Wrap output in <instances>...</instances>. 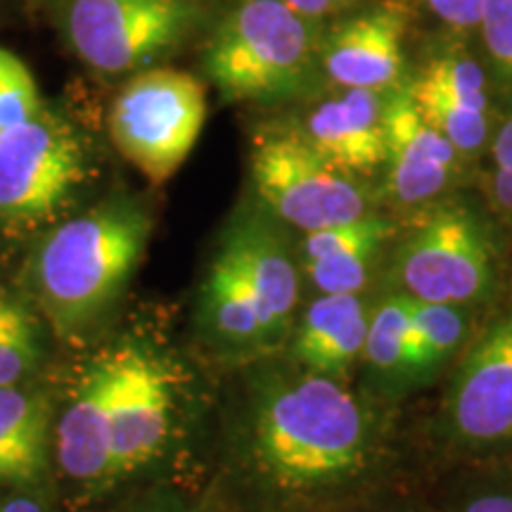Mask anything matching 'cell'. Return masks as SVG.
Returning <instances> with one entry per match:
<instances>
[{
	"mask_svg": "<svg viewBox=\"0 0 512 512\" xmlns=\"http://www.w3.org/2000/svg\"><path fill=\"white\" fill-rule=\"evenodd\" d=\"M245 422L254 475L290 501L361 508L382 496L396 463L382 401L292 361L252 377Z\"/></svg>",
	"mask_w": 512,
	"mask_h": 512,
	"instance_id": "obj_1",
	"label": "cell"
},
{
	"mask_svg": "<svg viewBox=\"0 0 512 512\" xmlns=\"http://www.w3.org/2000/svg\"><path fill=\"white\" fill-rule=\"evenodd\" d=\"M150 238L138 204L112 200L62 223L38 247L34 292L62 337L79 335L117 302Z\"/></svg>",
	"mask_w": 512,
	"mask_h": 512,
	"instance_id": "obj_2",
	"label": "cell"
},
{
	"mask_svg": "<svg viewBox=\"0 0 512 512\" xmlns=\"http://www.w3.org/2000/svg\"><path fill=\"white\" fill-rule=\"evenodd\" d=\"M387 271L392 292L411 302L475 309L494 297L501 249L482 216L465 204H444L394 247Z\"/></svg>",
	"mask_w": 512,
	"mask_h": 512,
	"instance_id": "obj_3",
	"label": "cell"
},
{
	"mask_svg": "<svg viewBox=\"0 0 512 512\" xmlns=\"http://www.w3.org/2000/svg\"><path fill=\"white\" fill-rule=\"evenodd\" d=\"M313 67V31L285 0H245L223 19L204 53V72L226 100H283Z\"/></svg>",
	"mask_w": 512,
	"mask_h": 512,
	"instance_id": "obj_4",
	"label": "cell"
},
{
	"mask_svg": "<svg viewBox=\"0 0 512 512\" xmlns=\"http://www.w3.org/2000/svg\"><path fill=\"white\" fill-rule=\"evenodd\" d=\"M434 441L451 456L470 460L512 453V302L458 356L434 418Z\"/></svg>",
	"mask_w": 512,
	"mask_h": 512,
	"instance_id": "obj_5",
	"label": "cell"
},
{
	"mask_svg": "<svg viewBox=\"0 0 512 512\" xmlns=\"http://www.w3.org/2000/svg\"><path fill=\"white\" fill-rule=\"evenodd\" d=\"M204 121V83L181 69L159 67L126 83L112 107L110 133L121 157L162 185L195 150Z\"/></svg>",
	"mask_w": 512,
	"mask_h": 512,
	"instance_id": "obj_6",
	"label": "cell"
},
{
	"mask_svg": "<svg viewBox=\"0 0 512 512\" xmlns=\"http://www.w3.org/2000/svg\"><path fill=\"white\" fill-rule=\"evenodd\" d=\"M252 181L259 200L275 219L302 233L373 214L368 192L356 176L330 164L297 131L266 133L256 140Z\"/></svg>",
	"mask_w": 512,
	"mask_h": 512,
	"instance_id": "obj_7",
	"label": "cell"
},
{
	"mask_svg": "<svg viewBox=\"0 0 512 512\" xmlns=\"http://www.w3.org/2000/svg\"><path fill=\"white\" fill-rule=\"evenodd\" d=\"M86 162L74 128L43 110L0 133V223L34 228L81 183Z\"/></svg>",
	"mask_w": 512,
	"mask_h": 512,
	"instance_id": "obj_8",
	"label": "cell"
},
{
	"mask_svg": "<svg viewBox=\"0 0 512 512\" xmlns=\"http://www.w3.org/2000/svg\"><path fill=\"white\" fill-rule=\"evenodd\" d=\"M64 24L83 62L98 72L124 74L174 46L185 10L176 0H69Z\"/></svg>",
	"mask_w": 512,
	"mask_h": 512,
	"instance_id": "obj_9",
	"label": "cell"
},
{
	"mask_svg": "<svg viewBox=\"0 0 512 512\" xmlns=\"http://www.w3.org/2000/svg\"><path fill=\"white\" fill-rule=\"evenodd\" d=\"M174 389L157 358L136 347L121 349V373L114 401L112 479H119L159 456L169 437Z\"/></svg>",
	"mask_w": 512,
	"mask_h": 512,
	"instance_id": "obj_10",
	"label": "cell"
},
{
	"mask_svg": "<svg viewBox=\"0 0 512 512\" xmlns=\"http://www.w3.org/2000/svg\"><path fill=\"white\" fill-rule=\"evenodd\" d=\"M460 152L422 117L408 88L387 98V185L403 207L437 200L458 169Z\"/></svg>",
	"mask_w": 512,
	"mask_h": 512,
	"instance_id": "obj_11",
	"label": "cell"
},
{
	"mask_svg": "<svg viewBox=\"0 0 512 512\" xmlns=\"http://www.w3.org/2000/svg\"><path fill=\"white\" fill-rule=\"evenodd\" d=\"M221 247L233 256L259 304L268 344L292 332L299 306V266L283 235L259 211H245L230 223Z\"/></svg>",
	"mask_w": 512,
	"mask_h": 512,
	"instance_id": "obj_12",
	"label": "cell"
},
{
	"mask_svg": "<svg viewBox=\"0 0 512 512\" xmlns=\"http://www.w3.org/2000/svg\"><path fill=\"white\" fill-rule=\"evenodd\" d=\"M121 373V349L102 356L76 389L57 427V458L62 470L79 482L112 479L114 401Z\"/></svg>",
	"mask_w": 512,
	"mask_h": 512,
	"instance_id": "obj_13",
	"label": "cell"
},
{
	"mask_svg": "<svg viewBox=\"0 0 512 512\" xmlns=\"http://www.w3.org/2000/svg\"><path fill=\"white\" fill-rule=\"evenodd\" d=\"M406 15L384 5L332 31L323 48L325 72L342 88L384 93L403 72Z\"/></svg>",
	"mask_w": 512,
	"mask_h": 512,
	"instance_id": "obj_14",
	"label": "cell"
},
{
	"mask_svg": "<svg viewBox=\"0 0 512 512\" xmlns=\"http://www.w3.org/2000/svg\"><path fill=\"white\" fill-rule=\"evenodd\" d=\"M304 138L351 176L373 174L387 159V98L366 88H347L309 114Z\"/></svg>",
	"mask_w": 512,
	"mask_h": 512,
	"instance_id": "obj_15",
	"label": "cell"
},
{
	"mask_svg": "<svg viewBox=\"0 0 512 512\" xmlns=\"http://www.w3.org/2000/svg\"><path fill=\"white\" fill-rule=\"evenodd\" d=\"M373 304L361 294H318L290 344V361L309 373L344 380L358 366Z\"/></svg>",
	"mask_w": 512,
	"mask_h": 512,
	"instance_id": "obj_16",
	"label": "cell"
},
{
	"mask_svg": "<svg viewBox=\"0 0 512 512\" xmlns=\"http://www.w3.org/2000/svg\"><path fill=\"white\" fill-rule=\"evenodd\" d=\"M394 233V223L377 214L313 230L302 245L304 271L320 294H361Z\"/></svg>",
	"mask_w": 512,
	"mask_h": 512,
	"instance_id": "obj_17",
	"label": "cell"
},
{
	"mask_svg": "<svg viewBox=\"0 0 512 512\" xmlns=\"http://www.w3.org/2000/svg\"><path fill=\"white\" fill-rule=\"evenodd\" d=\"M202 318L209 335L219 339L223 347L271 349L259 304L245 275L223 247H219L204 280Z\"/></svg>",
	"mask_w": 512,
	"mask_h": 512,
	"instance_id": "obj_18",
	"label": "cell"
},
{
	"mask_svg": "<svg viewBox=\"0 0 512 512\" xmlns=\"http://www.w3.org/2000/svg\"><path fill=\"white\" fill-rule=\"evenodd\" d=\"M413 302L389 292L370 309L366 344L361 354L363 392L382 403L408 394V325Z\"/></svg>",
	"mask_w": 512,
	"mask_h": 512,
	"instance_id": "obj_19",
	"label": "cell"
},
{
	"mask_svg": "<svg viewBox=\"0 0 512 512\" xmlns=\"http://www.w3.org/2000/svg\"><path fill=\"white\" fill-rule=\"evenodd\" d=\"M470 339V306L413 302L408 325V392L430 384L463 354Z\"/></svg>",
	"mask_w": 512,
	"mask_h": 512,
	"instance_id": "obj_20",
	"label": "cell"
},
{
	"mask_svg": "<svg viewBox=\"0 0 512 512\" xmlns=\"http://www.w3.org/2000/svg\"><path fill=\"white\" fill-rule=\"evenodd\" d=\"M46 444V403L17 387H0V484L34 482L41 477Z\"/></svg>",
	"mask_w": 512,
	"mask_h": 512,
	"instance_id": "obj_21",
	"label": "cell"
},
{
	"mask_svg": "<svg viewBox=\"0 0 512 512\" xmlns=\"http://www.w3.org/2000/svg\"><path fill=\"white\" fill-rule=\"evenodd\" d=\"M408 93H411L422 117L444 133L460 155H477L486 145V140H489V114L467 110V107L448 100L446 95L422 86L418 81L408 86Z\"/></svg>",
	"mask_w": 512,
	"mask_h": 512,
	"instance_id": "obj_22",
	"label": "cell"
},
{
	"mask_svg": "<svg viewBox=\"0 0 512 512\" xmlns=\"http://www.w3.org/2000/svg\"><path fill=\"white\" fill-rule=\"evenodd\" d=\"M36 318L12 294L0 290V387H17L38 361Z\"/></svg>",
	"mask_w": 512,
	"mask_h": 512,
	"instance_id": "obj_23",
	"label": "cell"
},
{
	"mask_svg": "<svg viewBox=\"0 0 512 512\" xmlns=\"http://www.w3.org/2000/svg\"><path fill=\"white\" fill-rule=\"evenodd\" d=\"M439 512H512V465L479 460L456 477Z\"/></svg>",
	"mask_w": 512,
	"mask_h": 512,
	"instance_id": "obj_24",
	"label": "cell"
},
{
	"mask_svg": "<svg viewBox=\"0 0 512 512\" xmlns=\"http://www.w3.org/2000/svg\"><path fill=\"white\" fill-rule=\"evenodd\" d=\"M422 86L434 88V91L446 95L448 100L458 105L489 114V98H486V79L484 72L467 57L448 55L437 57L425 67L420 79H415Z\"/></svg>",
	"mask_w": 512,
	"mask_h": 512,
	"instance_id": "obj_25",
	"label": "cell"
},
{
	"mask_svg": "<svg viewBox=\"0 0 512 512\" xmlns=\"http://www.w3.org/2000/svg\"><path fill=\"white\" fill-rule=\"evenodd\" d=\"M479 27L491 60L512 81V0H482Z\"/></svg>",
	"mask_w": 512,
	"mask_h": 512,
	"instance_id": "obj_26",
	"label": "cell"
},
{
	"mask_svg": "<svg viewBox=\"0 0 512 512\" xmlns=\"http://www.w3.org/2000/svg\"><path fill=\"white\" fill-rule=\"evenodd\" d=\"M427 5L453 29L477 27L482 12V0H427Z\"/></svg>",
	"mask_w": 512,
	"mask_h": 512,
	"instance_id": "obj_27",
	"label": "cell"
},
{
	"mask_svg": "<svg viewBox=\"0 0 512 512\" xmlns=\"http://www.w3.org/2000/svg\"><path fill=\"white\" fill-rule=\"evenodd\" d=\"M489 197L498 214L512 226V169H491Z\"/></svg>",
	"mask_w": 512,
	"mask_h": 512,
	"instance_id": "obj_28",
	"label": "cell"
},
{
	"mask_svg": "<svg viewBox=\"0 0 512 512\" xmlns=\"http://www.w3.org/2000/svg\"><path fill=\"white\" fill-rule=\"evenodd\" d=\"M491 157H494L496 169H512V110L498 126L494 143H491Z\"/></svg>",
	"mask_w": 512,
	"mask_h": 512,
	"instance_id": "obj_29",
	"label": "cell"
},
{
	"mask_svg": "<svg viewBox=\"0 0 512 512\" xmlns=\"http://www.w3.org/2000/svg\"><path fill=\"white\" fill-rule=\"evenodd\" d=\"M358 512H434V510L425 508V505H420L415 501H408V498L377 496V498H373V501H368L366 505H361Z\"/></svg>",
	"mask_w": 512,
	"mask_h": 512,
	"instance_id": "obj_30",
	"label": "cell"
},
{
	"mask_svg": "<svg viewBox=\"0 0 512 512\" xmlns=\"http://www.w3.org/2000/svg\"><path fill=\"white\" fill-rule=\"evenodd\" d=\"M285 3L302 17L325 15L332 8V0H285Z\"/></svg>",
	"mask_w": 512,
	"mask_h": 512,
	"instance_id": "obj_31",
	"label": "cell"
},
{
	"mask_svg": "<svg viewBox=\"0 0 512 512\" xmlns=\"http://www.w3.org/2000/svg\"><path fill=\"white\" fill-rule=\"evenodd\" d=\"M0 512H46L31 498H12V501L0 503Z\"/></svg>",
	"mask_w": 512,
	"mask_h": 512,
	"instance_id": "obj_32",
	"label": "cell"
},
{
	"mask_svg": "<svg viewBox=\"0 0 512 512\" xmlns=\"http://www.w3.org/2000/svg\"><path fill=\"white\" fill-rule=\"evenodd\" d=\"M5 53H8V50L0 48V100H3V67H5Z\"/></svg>",
	"mask_w": 512,
	"mask_h": 512,
	"instance_id": "obj_33",
	"label": "cell"
}]
</instances>
